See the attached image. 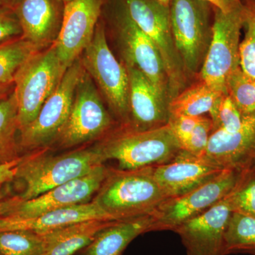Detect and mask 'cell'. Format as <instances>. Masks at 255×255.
<instances>
[{"mask_svg":"<svg viewBox=\"0 0 255 255\" xmlns=\"http://www.w3.org/2000/svg\"><path fill=\"white\" fill-rule=\"evenodd\" d=\"M14 90V84H3L0 85V100L6 98L8 96L11 95Z\"/></svg>","mask_w":255,"mask_h":255,"instance_id":"8d00e7d4","label":"cell"},{"mask_svg":"<svg viewBox=\"0 0 255 255\" xmlns=\"http://www.w3.org/2000/svg\"><path fill=\"white\" fill-rule=\"evenodd\" d=\"M67 69L53 45L32 55L18 68L14 84L19 130L36 119Z\"/></svg>","mask_w":255,"mask_h":255,"instance_id":"8992f818","label":"cell"},{"mask_svg":"<svg viewBox=\"0 0 255 255\" xmlns=\"http://www.w3.org/2000/svg\"><path fill=\"white\" fill-rule=\"evenodd\" d=\"M92 220L112 221L95 201H92L85 204L53 210L33 217H2L0 219V231L20 230L44 233Z\"/></svg>","mask_w":255,"mask_h":255,"instance_id":"ffe728a7","label":"cell"},{"mask_svg":"<svg viewBox=\"0 0 255 255\" xmlns=\"http://www.w3.org/2000/svg\"><path fill=\"white\" fill-rule=\"evenodd\" d=\"M105 2L106 0H72L65 4L61 28L53 45L66 68L91 43Z\"/></svg>","mask_w":255,"mask_h":255,"instance_id":"5bb4252c","label":"cell"},{"mask_svg":"<svg viewBox=\"0 0 255 255\" xmlns=\"http://www.w3.org/2000/svg\"><path fill=\"white\" fill-rule=\"evenodd\" d=\"M209 113L212 122V132L221 129L230 133L241 128L246 116L241 113L227 95L219 97Z\"/></svg>","mask_w":255,"mask_h":255,"instance_id":"f546056e","label":"cell"},{"mask_svg":"<svg viewBox=\"0 0 255 255\" xmlns=\"http://www.w3.org/2000/svg\"><path fill=\"white\" fill-rule=\"evenodd\" d=\"M97 145L53 155L47 148L21 156L16 166L14 179H20L25 188L19 196L28 200L43 193L90 173L105 162Z\"/></svg>","mask_w":255,"mask_h":255,"instance_id":"3957f363","label":"cell"},{"mask_svg":"<svg viewBox=\"0 0 255 255\" xmlns=\"http://www.w3.org/2000/svg\"><path fill=\"white\" fill-rule=\"evenodd\" d=\"M228 199L233 212L255 218V169L245 173Z\"/></svg>","mask_w":255,"mask_h":255,"instance_id":"4dcf8cb0","label":"cell"},{"mask_svg":"<svg viewBox=\"0 0 255 255\" xmlns=\"http://www.w3.org/2000/svg\"><path fill=\"white\" fill-rule=\"evenodd\" d=\"M130 18L158 50L167 73L169 102L187 88L188 78L174 43L169 5L159 0H121Z\"/></svg>","mask_w":255,"mask_h":255,"instance_id":"52a82bcc","label":"cell"},{"mask_svg":"<svg viewBox=\"0 0 255 255\" xmlns=\"http://www.w3.org/2000/svg\"><path fill=\"white\" fill-rule=\"evenodd\" d=\"M223 92L199 79L187 87L169 103V116H202L209 113Z\"/></svg>","mask_w":255,"mask_h":255,"instance_id":"603a6c76","label":"cell"},{"mask_svg":"<svg viewBox=\"0 0 255 255\" xmlns=\"http://www.w3.org/2000/svg\"><path fill=\"white\" fill-rule=\"evenodd\" d=\"M154 167L108 168L92 201L112 221L152 214L168 199L154 177Z\"/></svg>","mask_w":255,"mask_h":255,"instance_id":"6da1fadb","label":"cell"},{"mask_svg":"<svg viewBox=\"0 0 255 255\" xmlns=\"http://www.w3.org/2000/svg\"><path fill=\"white\" fill-rule=\"evenodd\" d=\"M212 5L214 8L221 10L223 12L232 11L241 6L242 0H204Z\"/></svg>","mask_w":255,"mask_h":255,"instance_id":"d590c367","label":"cell"},{"mask_svg":"<svg viewBox=\"0 0 255 255\" xmlns=\"http://www.w3.org/2000/svg\"><path fill=\"white\" fill-rule=\"evenodd\" d=\"M226 90L242 114L248 115L255 112V80L248 77L241 67L228 78Z\"/></svg>","mask_w":255,"mask_h":255,"instance_id":"f1b7e54d","label":"cell"},{"mask_svg":"<svg viewBox=\"0 0 255 255\" xmlns=\"http://www.w3.org/2000/svg\"><path fill=\"white\" fill-rule=\"evenodd\" d=\"M96 145L105 161L117 160L122 169L167 164L182 150L169 124L148 130L119 124Z\"/></svg>","mask_w":255,"mask_h":255,"instance_id":"7a4b0ae2","label":"cell"},{"mask_svg":"<svg viewBox=\"0 0 255 255\" xmlns=\"http://www.w3.org/2000/svg\"><path fill=\"white\" fill-rule=\"evenodd\" d=\"M64 9L62 0H21L14 11L23 38L40 50L51 46L59 34Z\"/></svg>","mask_w":255,"mask_h":255,"instance_id":"d6986e66","label":"cell"},{"mask_svg":"<svg viewBox=\"0 0 255 255\" xmlns=\"http://www.w3.org/2000/svg\"><path fill=\"white\" fill-rule=\"evenodd\" d=\"M243 6L223 12L214 9L213 36L199 79L226 94L230 75L241 67V36Z\"/></svg>","mask_w":255,"mask_h":255,"instance_id":"30bf717a","label":"cell"},{"mask_svg":"<svg viewBox=\"0 0 255 255\" xmlns=\"http://www.w3.org/2000/svg\"><path fill=\"white\" fill-rule=\"evenodd\" d=\"M246 172L225 169L218 177L187 194L164 201L152 214V231H172L229 195Z\"/></svg>","mask_w":255,"mask_h":255,"instance_id":"8fae6325","label":"cell"},{"mask_svg":"<svg viewBox=\"0 0 255 255\" xmlns=\"http://www.w3.org/2000/svg\"><path fill=\"white\" fill-rule=\"evenodd\" d=\"M18 107L14 90L0 100V164L9 163L20 155Z\"/></svg>","mask_w":255,"mask_h":255,"instance_id":"cb8c5ba5","label":"cell"},{"mask_svg":"<svg viewBox=\"0 0 255 255\" xmlns=\"http://www.w3.org/2000/svg\"><path fill=\"white\" fill-rule=\"evenodd\" d=\"M214 9L204 0H172L174 43L187 78H199L213 36Z\"/></svg>","mask_w":255,"mask_h":255,"instance_id":"277c9868","label":"cell"},{"mask_svg":"<svg viewBox=\"0 0 255 255\" xmlns=\"http://www.w3.org/2000/svg\"><path fill=\"white\" fill-rule=\"evenodd\" d=\"M110 19L122 48L124 63L138 68L169 103L168 78L150 38L130 18L122 1L112 8Z\"/></svg>","mask_w":255,"mask_h":255,"instance_id":"7c38bea8","label":"cell"},{"mask_svg":"<svg viewBox=\"0 0 255 255\" xmlns=\"http://www.w3.org/2000/svg\"><path fill=\"white\" fill-rule=\"evenodd\" d=\"M39 50L22 36L0 45V85L13 83L18 68Z\"/></svg>","mask_w":255,"mask_h":255,"instance_id":"484cf974","label":"cell"},{"mask_svg":"<svg viewBox=\"0 0 255 255\" xmlns=\"http://www.w3.org/2000/svg\"><path fill=\"white\" fill-rule=\"evenodd\" d=\"M204 158L225 169L247 172L255 169V112L246 116L237 131L215 130Z\"/></svg>","mask_w":255,"mask_h":255,"instance_id":"2e32d148","label":"cell"},{"mask_svg":"<svg viewBox=\"0 0 255 255\" xmlns=\"http://www.w3.org/2000/svg\"><path fill=\"white\" fill-rule=\"evenodd\" d=\"M3 215H4V200L1 199V194H0V219L3 217Z\"/></svg>","mask_w":255,"mask_h":255,"instance_id":"f35d334b","label":"cell"},{"mask_svg":"<svg viewBox=\"0 0 255 255\" xmlns=\"http://www.w3.org/2000/svg\"><path fill=\"white\" fill-rule=\"evenodd\" d=\"M85 71L81 56L67 69L36 119L19 130L18 142L21 152L41 150L53 144L68 120L77 87Z\"/></svg>","mask_w":255,"mask_h":255,"instance_id":"ba28073f","label":"cell"},{"mask_svg":"<svg viewBox=\"0 0 255 255\" xmlns=\"http://www.w3.org/2000/svg\"><path fill=\"white\" fill-rule=\"evenodd\" d=\"M108 168L103 164L90 173L53 188L28 200L10 198L4 200L3 217L29 218L48 211L90 202L105 180Z\"/></svg>","mask_w":255,"mask_h":255,"instance_id":"4fadbf2b","label":"cell"},{"mask_svg":"<svg viewBox=\"0 0 255 255\" xmlns=\"http://www.w3.org/2000/svg\"><path fill=\"white\" fill-rule=\"evenodd\" d=\"M232 213L228 196L176 228L187 255H226L225 236Z\"/></svg>","mask_w":255,"mask_h":255,"instance_id":"9a60e30c","label":"cell"},{"mask_svg":"<svg viewBox=\"0 0 255 255\" xmlns=\"http://www.w3.org/2000/svg\"><path fill=\"white\" fill-rule=\"evenodd\" d=\"M62 1H63L64 4H67V3L70 2V1H71L72 0H62Z\"/></svg>","mask_w":255,"mask_h":255,"instance_id":"60d3db41","label":"cell"},{"mask_svg":"<svg viewBox=\"0 0 255 255\" xmlns=\"http://www.w3.org/2000/svg\"><path fill=\"white\" fill-rule=\"evenodd\" d=\"M117 126L105 108L95 82L85 71L77 87L68 120L52 145L70 148L100 140Z\"/></svg>","mask_w":255,"mask_h":255,"instance_id":"9c48e42d","label":"cell"},{"mask_svg":"<svg viewBox=\"0 0 255 255\" xmlns=\"http://www.w3.org/2000/svg\"><path fill=\"white\" fill-rule=\"evenodd\" d=\"M130 88V121L129 125L138 130H148L168 124L169 102L136 67L124 64Z\"/></svg>","mask_w":255,"mask_h":255,"instance_id":"ac0fdd59","label":"cell"},{"mask_svg":"<svg viewBox=\"0 0 255 255\" xmlns=\"http://www.w3.org/2000/svg\"><path fill=\"white\" fill-rule=\"evenodd\" d=\"M226 255H255V218L233 212L225 236Z\"/></svg>","mask_w":255,"mask_h":255,"instance_id":"d4e9b609","label":"cell"},{"mask_svg":"<svg viewBox=\"0 0 255 255\" xmlns=\"http://www.w3.org/2000/svg\"><path fill=\"white\" fill-rule=\"evenodd\" d=\"M21 1V0H0V10L14 11Z\"/></svg>","mask_w":255,"mask_h":255,"instance_id":"74e56055","label":"cell"},{"mask_svg":"<svg viewBox=\"0 0 255 255\" xmlns=\"http://www.w3.org/2000/svg\"><path fill=\"white\" fill-rule=\"evenodd\" d=\"M21 157L9 163L0 164V188L5 183L11 182L15 178L16 166L21 160Z\"/></svg>","mask_w":255,"mask_h":255,"instance_id":"e575fe53","label":"cell"},{"mask_svg":"<svg viewBox=\"0 0 255 255\" xmlns=\"http://www.w3.org/2000/svg\"><path fill=\"white\" fill-rule=\"evenodd\" d=\"M152 215L114 221L97 233L83 255H122L134 239L151 232Z\"/></svg>","mask_w":255,"mask_h":255,"instance_id":"44dd1931","label":"cell"},{"mask_svg":"<svg viewBox=\"0 0 255 255\" xmlns=\"http://www.w3.org/2000/svg\"><path fill=\"white\" fill-rule=\"evenodd\" d=\"M211 133L212 122L211 119L202 117L187 141L183 144L182 150L187 151L196 157H204Z\"/></svg>","mask_w":255,"mask_h":255,"instance_id":"1f68e13d","label":"cell"},{"mask_svg":"<svg viewBox=\"0 0 255 255\" xmlns=\"http://www.w3.org/2000/svg\"><path fill=\"white\" fill-rule=\"evenodd\" d=\"M203 116H169L168 124L172 128L181 147L187 141Z\"/></svg>","mask_w":255,"mask_h":255,"instance_id":"836d02e7","label":"cell"},{"mask_svg":"<svg viewBox=\"0 0 255 255\" xmlns=\"http://www.w3.org/2000/svg\"><path fill=\"white\" fill-rule=\"evenodd\" d=\"M221 168L204 157L182 150L167 164L154 167V177L168 199L187 194L222 173Z\"/></svg>","mask_w":255,"mask_h":255,"instance_id":"e0dca14e","label":"cell"},{"mask_svg":"<svg viewBox=\"0 0 255 255\" xmlns=\"http://www.w3.org/2000/svg\"><path fill=\"white\" fill-rule=\"evenodd\" d=\"M22 36V29L13 10H0V45Z\"/></svg>","mask_w":255,"mask_h":255,"instance_id":"d6a6232c","label":"cell"},{"mask_svg":"<svg viewBox=\"0 0 255 255\" xmlns=\"http://www.w3.org/2000/svg\"><path fill=\"white\" fill-rule=\"evenodd\" d=\"M44 246L42 233L20 230L0 231V255H41Z\"/></svg>","mask_w":255,"mask_h":255,"instance_id":"4316f807","label":"cell"},{"mask_svg":"<svg viewBox=\"0 0 255 255\" xmlns=\"http://www.w3.org/2000/svg\"><path fill=\"white\" fill-rule=\"evenodd\" d=\"M243 28L245 37L241 43V67L255 80V0H242Z\"/></svg>","mask_w":255,"mask_h":255,"instance_id":"83f0119b","label":"cell"},{"mask_svg":"<svg viewBox=\"0 0 255 255\" xmlns=\"http://www.w3.org/2000/svg\"><path fill=\"white\" fill-rule=\"evenodd\" d=\"M159 1H160L161 2L163 3L164 4L169 5L172 0H159Z\"/></svg>","mask_w":255,"mask_h":255,"instance_id":"ab89813d","label":"cell"},{"mask_svg":"<svg viewBox=\"0 0 255 255\" xmlns=\"http://www.w3.org/2000/svg\"><path fill=\"white\" fill-rule=\"evenodd\" d=\"M114 221L92 220L42 233L45 246L41 255H75L87 248L97 233Z\"/></svg>","mask_w":255,"mask_h":255,"instance_id":"7402d4cb","label":"cell"},{"mask_svg":"<svg viewBox=\"0 0 255 255\" xmlns=\"http://www.w3.org/2000/svg\"><path fill=\"white\" fill-rule=\"evenodd\" d=\"M106 22L101 16L91 43L81 55L82 65L100 89L119 124L130 121V88L127 69L109 46Z\"/></svg>","mask_w":255,"mask_h":255,"instance_id":"5b68a950","label":"cell"}]
</instances>
